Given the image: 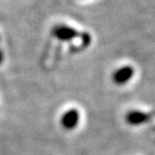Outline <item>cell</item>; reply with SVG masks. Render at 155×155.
Returning a JSON list of instances; mask_svg holds the SVG:
<instances>
[{"mask_svg":"<svg viewBox=\"0 0 155 155\" xmlns=\"http://www.w3.org/2000/svg\"><path fill=\"white\" fill-rule=\"evenodd\" d=\"M51 34L54 38L61 41H71L80 36V34L74 28L67 25H56L52 28Z\"/></svg>","mask_w":155,"mask_h":155,"instance_id":"obj_1","label":"cell"},{"mask_svg":"<svg viewBox=\"0 0 155 155\" xmlns=\"http://www.w3.org/2000/svg\"><path fill=\"white\" fill-rule=\"evenodd\" d=\"M134 68L131 66H123L116 69L112 74V81L116 85H124L131 80L134 77Z\"/></svg>","mask_w":155,"mask_h":155,"instance_id":"obj_2","label":"cell"},{"mask_svg":"<svg viewBox=\"0 0 155 155\" xmlns=\"http://www.w3.org/2000/svg\"><path fill=\"white\" fill-rule=\"evenodd\" d=\"M3 59H5V53H3V50L1 48V35H0V65L2 64Z\"/></svg>","mask_w":155,"mask_h":155,"instance_id":"obj_5","label":"cell"},{"mask_svg":"<svg viewBox=\"0 0 155 155\" xmlns=\"http://www.w3.org/2000/svg\"><path fill=\"white\" fill-rule=\"evenodd\" d=\"M150 119V114L144 113L142 111H138V110L128 111L125 115V122L130 126H140L147 123Z\"/></svg>","mask_w":155,"mask_h":155,"instance_id":"obj_4","label":"cell"},{"mask_svg":"<svg viewBox=\"0 0 155 155\" xmlns=\"http://www.w3.org/2000/svg\"><path fill=\"white\" fill-rule=\"evenodd\" d=\"M80 122V113L77 109H70L66 111L61 115V124L64 128L67 130H72L79 125Z\"/></svg>","mask_w":155,"mask_h":155,"instance_id":"obj_3","label":"cell"}]
</instances>
